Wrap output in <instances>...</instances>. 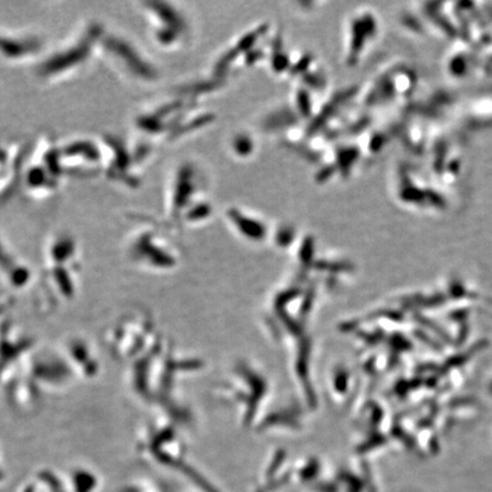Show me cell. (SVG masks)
I'll return each mask as SVG.
<instances>
[{
	"label": "cell",
	"instance_id": "obj_1",
	"mask_svg": "<svg viewBox=\"0 0 492 492\" xmlns=\"http://www.w3.org/2000/svg\"><path fill=\"white\" fill-rule=\"evenodd\" d=\"M105 30L98 23H89L76 33L74 39L57 49L38 65L37 74L42 80L52 81L72 75L75 71L92 60L94 52L99 49V44Z\"/></svg>",
	"mask_w": 492,
	"mask_h": 492
},
{
	"label": "cell",
	"instance_id": "obj_2",
	"mask_svg": "<svg viewBox=\"0 0 492 492\" xmlns=\"http://www.w3.org/2000/svg\"><path fill=\"white\" fill-rule=\"evenodd\" d=\"M42 42L36 36L0 32V57L9 62L24 61L40 51Z\"/></svg>",
	"mask_w": 492,
	"mask_h": 492
},
{
	"label": "cell",
	"instance_id": "obj_3",
	"mask_svg": "<svg viewBox=\"0 0 492 492\" xmlns=\"http://www.w3.org/2000/svg\"><path fill=\"white\" fill-rule=\"evenodd\" d=\"M68 356L70 362L75 366L85 377H93L98 371V362L94 358L93 351L84 341L72 340L68 344Z\"/></svg>",
	"mask_w": 492,
	"mask_h": 492
},
{
	"label": "cell",
	"instance_id": "obj_4",
	"mask_svg": "<svg viewBox=\"0 0 492 492\" xmlns=\"http://www.w3.org/2000/svg\"><path fill=\"white\" fill-rule=\"evenodd\" d=\"M0 268L6 272L5 278L13 287H23L30 278V271L24 265L14 260L11 252L7 250L2 240H0Z\"/></svg>",
	"mask_w": 492,
	"mask_h": 492
}]
</instances>
